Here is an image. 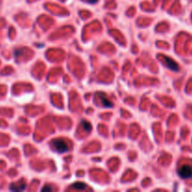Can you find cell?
<instances>
[{
  "label": "cell",
  "instance_id": "cell-4",
  "mask_svg": "<svg viewBox=\"0 0 192 192\" xmlns=\"http://www.w3.org/2000/svg\"><path fill=\"white\" fill-rule=\"evenodd\" d=\"M97 95H98V97H99L100 100H101V102H102V105L104 106V107H106V108H110V107L113 106L112 102H111V101L108 99V97H106V96L105 95V94L98 93Z\"/></svg>",
  "mask_w": 192,
  "mask_h": 192
},
{
  "label": "cell",
  "instance_id": "cell-6",
  "mask_svg": "<svg viewBox=\"0 0 192 192\" xmlns=\"http://www.w3.org/2000/svg\"><path fill=\"white\" fill-rule=\"evenodd\" d=\"M81 126L83 127V128L85 129V131H87V132H89L91 129V124L89 123V122H87V121H85V120H82V122H81Z\"/></svg>",
  "mask_w": 192,
  "mask_h": 192
},
{
  "label": "cell",
  "instance_id": "cell-9",
  "mask_svg": "<svg viewBox=\"0 0 192 192\" xmlns=\"http://www.w3.org/2000/svg\"><path fill=\"white\" fill-rule=\"evenodd\" d=\"M96 1H97V0H88V2H90V3H91V4L95 3Z\"/></svg>",
  "mask_w": 192,
  "mask_h": 192
},
{
  "label": "cell",
  "instance_id": "cell-3",
  "mask_svg": "<svg viewBox=\"0 0 192 192\" xmlns=\"http://www.w3.org/2000/svg\"><path fill=\"white\" fill-rule=\"evenodd\" d=\"M160 58H161V60L164 62V64L166 65L169 69H171L173 71H178L180 69L179 66H178V64L173 59L169 58V57H168L166 55H164V56L160 55Z\"/></svg>",
  "mask_w": 192,
  "mask_h": 192
},
{
  "label": "cell",
  "instance_id": "cell-8",
  "mask_svg": "<svg viewBox=\"0 0 192 192\" xmlns=\"http://www.w3.org/2000/svg\"><path fill=\"white\" fill-rule=\"evenodd\" d=\"M53 188L51 186H44V187H43L42 188V191L43 192H45V191H51Z\"/></svg>",
  "mask_w": 192,
  "mask_h": 192
},
{
  "label": "cell",
  "instance_id": "cell-7",
  "mask_svg": "<svg viewBox=\"0 0 192 192\" xmlns=\"http://www.w3.org/2000/svg\"><path fill=\"white\" fill-rule=\"evenodd\" d=\"M74 187L77 189H79V190H84V189H86V185H85L84 183L77 182V183H74Z\"/></svg>",
  "mask_w": 192,
  "mask_h": 192
},
{
  "label": "cell",
  "instance_id": "cell-2",
  "mask_svg": "<svg viewBox=\"0 0 192 192\" xmlns=\"http://www.w3.org/2000/svg\"><path fill=\"white\" fill-rule=\"evenodd\" d=\"M178 174L183 179H188V178L192 177V166L187 164L183 165L178 169Z\"/></svg>",
  "mask_w": 192,
  "mask_h": 192
},
{
  "label": "cell",
  "instance_id": "cell-5",
  "mask_svg": "<svg viewBox=\"0 0 192 192\" xmlns=\"http://www.w3.org/2000/svg\"><path fill=\"white\" fill-rule=\"evenodd\" d=\"M26 184H22L21 186H17V185H11V190L13 191H21V190H24L26 188Z\"/></svg>",
  "mask_w": 192,
  "mask_h": 192
},
{
  "label": "cell",
  "instance_id": "cell-1",
  "mask_svg": "<svg viewBox=\"0 0 192 192\" xmlns=\"http://www.w3.org/2000/svg\"><path fill=\"white\" fill-rule=\"evenodd\" d=\"M52 149L57 152V153H65L69 150L68 142L63 139H54L51 142Z\"/></svg>",
  "mask_w": 192,
  "mask_h": 192
}]
</instances>
